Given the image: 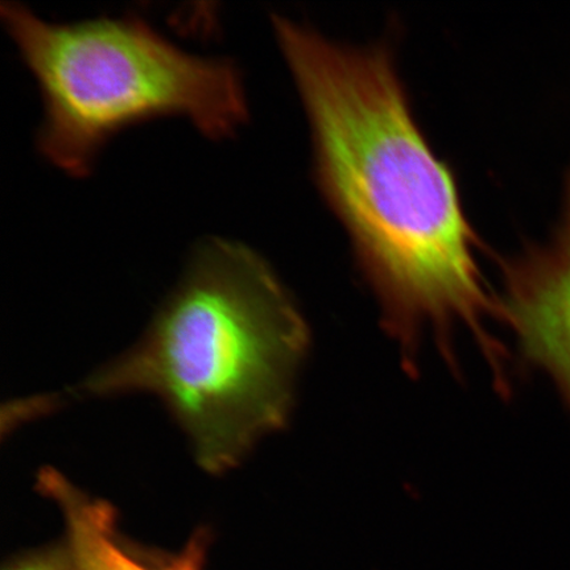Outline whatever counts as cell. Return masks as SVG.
<instances>
[{
    "instance_id": "obj_1",
    "label": "cell",
    "mask_w": 570,
    "mask_h": 570,
    "mask_svg": "<svg viewBox=\"0 0 570 570\" xmlns=\"http://www.w3.org/2000/svg\"><path fill=\"white\" fill-rule=\"evenodd\" d=\"M273 26L308 117L318 188L404 361L412 366L428 326L451 361L452 327L462 323L501 372L502 348L483 325L497 302L475 259L479 239L452 170L413 117L394 56L386 46L340 45L282 16Z\"/></svg>"
},
{
    "instance_id": "obj_2",
    "label": "cell",
    "mask_w": 570,
    "mask_h": 570,
    "mask_svg": "<svg viewBox=\"0 0 570 570\" xmlns=\"http://www.w3.org/2000/svg\"><path fill=\"white\" fill-rule=\"evenodd\" d=\"M309 340L294 298L258 253L206 238L145 336L75 394L158 396L199 468L223 474L288 423Z\"/></svg>"
},
{
    "instance_id": "obj_3",
    "label": "cell",
    "mask_w": 570,
    "mask_h": 570,
    "mask_svg": "<svg viewBox=\"0 0 570 570\" xmlns=\"http://www.w3.org/2000/svg\"><path fill=\"white\" fill-rule=\"evenodd\" d=\"M0 13L40 90L38 147L62 173L87 176L107 141L148 120L184 118L210 139L246 122L237 63L191 53L138 16L55 23L17 2Z\"/></svg>"
},
{
    "instance_id": "obj_4",
    "label": "cell",
    "mask_w": 570,
    "mask_h": 570,
    "mask_svg": "<svg viewBox=\"0 0 570 570\" xmlns=\"http://www.w3.org/2000/svg\"><path fill=\"white\" fill-rule=\"evenodd\" d=\"M497 316L527 365L547 374L570 413V168L551 238L502 265Z\"/></svg>"
},
{
    "instance_id": "obj_5",
    "label": "cell",
    "mask_w": 570,
    "mask_h": 570,
    "mask_svg": "<svg viewBox=\"0 0 570 570\" xmlns=\"http://www.w3.org/2000/svg\"><path fill=\"white\" fill-rule=\"evenodd\" d=\"M36 488L51 499L66 522V543L75 570H204L210 533L197 530L181 551L147 550L119 531L116 509L75 487L53 468H45Z\"/></svg>"
},
{
    "instance_id": "obj_6",
    "label": "cell",
    "mask_w": 570,
    "mask_h": 570,
    "mask_svg": "<svg viewBox=\"0 0 570 570\" xmlns=\"http://www.w3.org/2000/svg\"><path fill=\"white\" fill-rule=\"evenodd\" d=\"M4 570H75L66 543L21 554Z\"/></svg>"
}]
</instances>
